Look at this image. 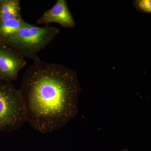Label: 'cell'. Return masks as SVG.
Masks as SVG:
<instances>
[{"label": "cell", "mask_w": 151, "mask_h": 151, "mask_svg": "<svg viewBox=\"0 0 151 151\" xmlns=\"http://www.w3.org/2000/svg\"><path fill=\"white\" fill-rule=\"evenodd\" d=\"M27 69L19 89L27 122L37 132H54L74 114L79 91L74 70L37 56Z\"/></svg>", "instance_id": "cell-1"}, {"label": "cell", "mask_w": 151, "mask_h": 151, "mask_svg": "<svg viewBox=\"0 0 151 151\" xmlns=\"http://www.w3.org/2000/svg\"><path fill=\"white\" fill-rule=\"evenodd\" d=\"M59 32V29L55 27H39L28 23L1 43L24 58L33 59Z\"/></svg>", "instance_id": "cell-2"}, {"label": "cell", "mask_w": 151, "mask_h": 151, "mask_svg": "<svg viewBox=\"0 0 151 151\" xmlns=\"http://www.w3.org/2000/svg\"><path fill=\"white\" fill-rule=\"evenodd\" d=\"M26 122L25 109L19 89L12 81L0 78V132L16 131Z\"/></svg>", "instance_id": "cell-3"}, {"label": "cell", "mask_w": 151, "mask_h": 151, "mask_svg": "<svg viewBox=\"0 0 151 151\" xmlns=\"http://www.w3.org/2000/svg\"><path fill=\"white\" fill-rule=\"evenodd\" d=\"M24 58L0 43V78L12 81L17 80L20 71L25 66Z\"/></svg>", "instance_id": "cell-4"}, {"label": "cell", "mask_w": 151, "mask_h": 151, "mask_svg": "<svg viewBox=\"0 0 151 151\" xmlns=\"http://www.w3.org/2000/svg\"><path fill=\"white\" fill-rule=\"evenodd\" d=\"M57 23L65 28L75 26L73 15L69 10L66 0H57L51 8L47 10L37 21L38 24Z\"/></svg>", "instance_id": "cell-5"}, {"label": "cell", "mask_w": 151, "mask_h": 151, "mask_svg": "<svg viewBox=\"0 0 151 151\" xmlns=\"http://www.w3.org/2000/svg\"><path fill=\"white\" fill-rule=\"evenodd\" d=\"M19 0H0V22L21 18Z\"/></svg>", "instance_id": "cell-6"}, {"label": "cell", "mask_w": 151, "mask_h": 151, "mask_svg": "<svg viewBox=\"0 0 151 151\" xmlns=\"http://www.w3.org/2000/svg\"><path fill=\"white\" fill-rule=\"evenodd\" d=\"M22 18L0 22V43H2L27 24Z\"/></svg>", "instance_id": "cell-7"}, {"label": "cell", "mask_w": 151, "mask_h": 151, "mask_svg": "<svg viewBox=\"0 0 151 151\" xmlns=\"http://www.w3.org/2000/svg\"><path fill=\"white\" fill-rule=\"evenodd\" d=\"M133 6L138 11L145 14L151 13V0H135Z\"/></svg>", "instance_id": "cell-8"}, {"label": "cell", "mask_w": 151, "mask_h": 151, "mask_svg": "<svg viewBox=\"0 0 151 151\" xmlns=\"http://www.w3.org/2000/svg\"><path fill=\"white\" fill-rule=\"evenodd\" d=\"M127 151L126 150H123V151Z\"/></svg>", "instance_id": "cell-9"}]
</instances>
